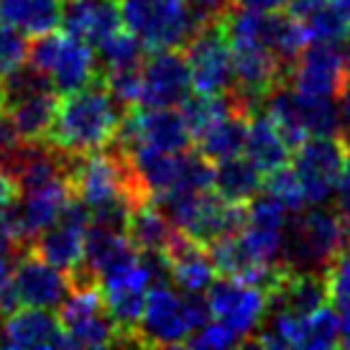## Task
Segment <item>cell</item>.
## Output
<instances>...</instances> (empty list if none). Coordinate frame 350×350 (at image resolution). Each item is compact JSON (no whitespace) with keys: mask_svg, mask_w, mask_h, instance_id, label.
<instances>
[{"mask_svg":"<svg viewBox=\"0 0 350 350\" xmlns=\"http://www.w3.org/2000/svg\"><path fill=\"white\" fill-rule=\"evenodd\" d=\"M123 113L100 77L59 98L46 141L67 156L100 151L113 144Z\"/></svg>","mask_w":350,"mask_h":350,"instance_id":"1","label":"cell"},{"mask_svg":"<svg viewBox=\"0 0 350 350\" xmlns=\"http://www.w3.org/2000/svg\"><path fill=\"white\" fill-rule=\"evenodd\" d=\"M286 223L284 230L282 258L292 269L325 271L332 258L350 243V225L340 210L314 204L310 210L301 207Z\"/></svg>","mask_w":350,"mask_h":350,"instance_id":"2","label":"cell"},{"mask_svg":"<svg viewBox=\"0 0 350 350\" xmlns=\"http://www.w3.org/2000/svg\"><path fill=\"white\" fill-rule=\"evenodd\" d=\"M210 320L207 297L179 294L169 284H154L138 317L136 345H185L192 332Z\"/></svg>","mask_w":350,"mask_h":350,"instance_id":"3","label":"cell"},{"mask_svg":"<svg viewBox=\"0 0 350 350\" xmlns=\"http://www.w3.org/2000/svg\"><path fill=\"white\" fill-rule=\"evenodd\" d=\"M26 62L49 79L57 95H69L103 77L92 44L72 36L67 31L64 33L49 31L33 36V41H29Z\"/></svg>","mask_w":350,"mask_h":350,"instance_id":"4","label":"cell"},{"mask_svg":"<svg viewBox=\"0 0 350 350\" xmlns=\"http://www.w3.org/2000/svg\"><path fill=\"white\" fill-rule=\"evenodd\" d=\"M120 21L146 51L185 49L197 23L185 0H118Z\"/></svg>","mask_w":350,"mask_h":350,"instance_id":"5","label":"cell"},{"mask_svg":"<svg viewBox=\"0 0 350 350\" xmlns=\"http://www.w3.org/2000/svg\"><path fill=\"white\" fill-rule=\"evenodd\" d=\"M64 348H105L118 345L120 335L107 312L100 286H79L57 307Z\"/></svg>","mask_w":350,"mask_h":350,"instance_id":"6","label":"cell"},{"mask_svg":"<svg viewBox=\"0 0 350 350\" xmlns=\"http://www.w3.org/2000/svg\"><path fill=\"white\" fill-rule=\"evenodd\" d=\"M292 172L301 187L304 202L327 204L338 192L342 172L345 138L342 136H312L292 148Z\"/></svg>","mask_w":350,"mask_h":350,"instance_id":"7","label":"cell"},{"mask_svg":"<svg viewBox=\"0 0 350 350\" xmlns=\"http://www.w3.org/2000/svg\"><path fill=\"white\" fill-rule=\"evenodd\" d=\"M207 292H210L207 294L210 320L225 325L243 340V345H248L253 332L258 330V325L269 312V294L261 286L230 276L215 279Z\"/></svg>","mask_w":350,"mask_h":350,"instance_id":"8","label":"cell"},{"mask_svg":"<svg viewBox=\"0 0 350 350\" xmlns=\"http://www.w3.org/2000/svg\"><path fill=\"white\" fill-rule=\"evenodd\" d=\"M185 57L192 75V90L200 95H225L233 88V54L223 23L197 29L187 41Z\"/></svg>","mask_w":350,"mask_h":350,"instance_id":"9","label":"cell"},{"mask_svg":"<svg viewBox=\"0 0 350 350\" xmlns=\"http://www.w3.org/2000/svg\"><path fill=\"white\" fill-rule=\"evenodd\" d=\"M10 289L18 301V307H41V310H57L72 292L69 273L51 266L41 256L23 245L10 269Z\"/></svg>","mask_w":350,"mask_h":350,"instance_id":"10","label":"cell"},{"mask_svg":"<svg viewBox=\"0 0 350 350\" xmlns=\"http://www.w3.org/2000/svg\"><path fill=\"white\" fill-rule=\"evenodd\" d=\"M88 228L90 210L79 202L77 197H72L67 207L62 210V215L31 241L29 248L36 256H41L44 261H49L51 266L69 273L82 261Z\"/></svg>","mask_w":350,"mask_h":350,"instance_id":"11","label":"cell"},{"mask_svg":"<svg viewBox=\"0 0 350 350\" xmlns=\"http://www.w3.org/2000/svg\"><path fill=\"white\" fill-rule=\"evenodd\" d=\"M192 92V75L185 49L151 51L141 62V103L144 107H176Z\"/></svg>","mask_w":350,"mask_h":350,"instance_id":"12","label":"cell"},{"mask_svg":"<svg viewBox=\"0 0 350 350\" xmlns=\"http://www.w3.org/2000/svg\"><path fill=\"white\" fill-rule=\"evenodd\" d=\"M345 77V59L338 44H310L304 46L289 72V85L297 92L314 98H335Z\"/></svg>","mask_w":350,"mask_h":350,"instance_id":"13","label":"cell"},{"mask_svg":"<svg viewBox=\"0 0 350 350\" xmlns=\"http://www.w3.org/2000/svg\"><path fill=\"white\" fill-rule=\"evenodd\" d=\"M164 258L169 266V279L185 294H204L217 279V269L210 251L192 241L182 230H174L164 245Z\"/></svg>","mask_w":350,"mask_h":350,"instance_id":"14","label":"cell"},{"mask_svg":"<svg viewBox=\"0 0 350 350\" xmlns=\"http://www.w3.org/2000/svg\"><path fill=\"white\" fill-rule=\"evenodd\" d=\"M0 348H64V335L51 310L16 307L0 325Z\"/></svg>","mask_w":350,"mask_h":350,"instance_id":"15","label":"cell"},{"mask_svg":"<svg viewBox=\"0 0 350 350\" xmlns=\"http://www.w3.org/2000/svg\"><path fill=\"white\" fill-rule=\"evenodd\" d=\"M59 26H64L67 33L95 46L120 29L123 21L118 0H64Z\"/></svg>","mask_w":350,"mask_h":350,"instance_id":"16","label":"cell"},{"mask_svg":"<svg viewBox=\"0 0 350 350\" xmlns=\"http://www.w3.org/2000/svg\"><path fill=\"white\" fill-rule=\"evenodd\" d=\"M243 156L251 161L263 176L282 169L292 159V148L279 133V128L273 126V120L266 113L256 110L248 118L245 126V141H243Z\"/></svg>","mask_w":350,"mask_h":350,"instance_id":"17","label":"cell"},{"mask_svg":"<svg viewBox=\"0 0 350 350\" xmlns=\"http://www.w3.org/2000/svg\"><path fill=\"white\" fill-rule=\"evenodd\" d=\"M263 179L266 176L243 154L220 159L213 164V189L225 202L248 204L256 195H261Z\"/></svg>","mask_w":350,"mask_h":350,"instance_id":"18","label":"cell"},{"mask_svg":"<svg viewBox=\"0 0 350 350\" xmlns=\"http://www.w3.org/2000/svg\"><path fill=\"white\" fill-rule=\"evenodd\" d=\"M64 0H0V18L23 36L57 31Z\"/></svg>","mask_w":350,"mask_h":350,"instance_id":"19","label":"cell"},{"mask_svg":"<svg viewBox=\"0 0 350 350\" xmlns=\"http://www.w3.org/2000/svg\"><path fill=\"white\" fill-rule=\"evenodd\" d=\"M174 230V225L166 220V215L151 200L133 204L128 213L126 235L138 253H161Z\"/></svg>","mask_w":350,"mask_h":350,"instance_id":"20","label":"cell"},{"mask_svg":"<svg viewBox=\"0 0 350 350\" xmlns=\"http://www.w3.org/2000/svg\"><path fill=\"white\" fill-rule=\"evenodd\" d=\"M248 118L241 110H230L228 116H223L217 123L202 131L197 141V151L207 159V161H220V159H230V156L243 154V141H245V126Z\"/></svg>","mask_w":350,"mask_h":350,"instance_id":"21","label":"cell"},{"mask_svg":"<svg viewBox=\"0 0 350 350\" xmlns=\"http://www.w3.org/2000/svg\"><path fill=\"white\" fill-rule=\"evenodd\" d=\"M338 330H340V317L330 304L320 310L301 314L299 330H297V348H335L338 345Z\"/></svg>","mask_w":350,"mask_h":350,"instance_id":"22","label":"cell"},{"mask_svg":"<svg viewBox=\"0 0 350 350\" xmlns=\"http://www.w3.org/2000/svg\"><path fill=\"white\" fill-rule=\"evenodd\" d=\"M95 57H98L100 69H113V67H133L141 64L146 59V46L138 41V36H133L128 29L113 31L107 39H103L100 44L92 46Z\"/></svg>","mask_w":350,"mask_h":350,"instance_id":"23","label":"cell"},{"mask_svg":"<svg viewBox=\"0 0 350 350\" xmlns=\"http://www.w3.org/2000/svg\"><path fill=\"white\" fill-rule=\"evenodd\" d=\"M103 85L123 110L136 107L141 103V64L103 69Z\"/></svg>","mask_w":350,"mask_h":350,"instance_id":"24","label":"cell"},{"mask_svg":"<svg viewBox=\"0 0 350 350\" xmlns=\"http://www.w3.org/2000/svg\"><path fill=\"white\" fill-rule=\"evenodd\" d=\"M263 187L271 197H276L279 202L289 210V213H299L304 207V195H301V187L297 182V174L292 172V166L284 164L282 169H276L271 174L263 179Z\"/></svg>","mask_w":350,"mask_h":350,"instance_id":"25","label":"cell"},{"mask_svg":"<svg viewBox=\"0 0 350 350\" xmlns=\"http://www.w3.org/2000/svg\"><path fill=\"white\" fill-rule=\"evenodd\" d=\"M325 279H327L330 304L340 310H350V243L325 269Z\"/></svg>","mask_w":350,"mask_h":350,"instance_id":"26","label":"cell"},{"mask_svg":"<svg viewBox=\"0 0 350 350\" xmlns=\"http://www.w3.org/2000/svg\"><path fill=\"white\" fill-rule=\"evenodd\" d=\"M26 51H29V41L23 39V33L0 18V77H5L18 64H23Z\"/></svg>","mask_w":350,"mask_h":350,"instance_id":"27","label":"cell"},{"mask_svg":"<svg viewBox=\"0 0 350 350\" xmlns=\"http://www.w3.org/2000/svg\"><path fill=\"white\" fill-rule=\"evenodd\" d=\"M185 345L189 348H207V350H223V348H235V345H243V340L235 335L233 330H228L220 322H204L200 325L189 338H187Z\"/></svg>","mask_w":350,"mask_h":350,"instance_id":"28","label":"cell"},{"mask_svg":"<svg viewBox=\"0 0 350 350\" xmlns=\"http://www.w3.org/2000/svg\"><path fill=\"white\" fill-rule=\"evenodd\" d=\"M338 210L342 213L345 223L350 225V141H345V154H342V172L338 182Z\"/></svg>","mask_w":350,"mask_h":350,"instance_id":"29","label":"cell"},{"mask_svg":"<svg viewBox=\"0 0 350 350\" xmlns=\"http://www.w3.org/2000/svg\"><path fill=\"white\" fill-rule=\"evenodd\" d=\"M338 98H340V107H338V116H340V136L350 141V72H345L340 88H338Z\"/></svg>","mask_w":350,"mask_h":350,"instance_id":"30","label":"cell"},{"mask_svg":"<svg viewBox=\"0 0 350 350\" xmlns=\"http://www.w3.org/2000/svg\"><path fill=\"white\" fill-rule=\"evenodd\" d=\"M235 5L251 10H261V13H273V10L286 8V0H235Z\"/></svg>","mask_w":350,"mask_h":350,"instance_id":"31","label":"cell"},{"mask_svg":"<svg viewBox=\"0 0 350 350\" xmlns=\"http://www.w3.org/2000/svg\"><path fill=\"white\" fill-rule=\"evenodd\" d=\"M338 345L350 348V310H345V317H340V330H338Z\"/></svg>","mask_w":350,"mask_h":350,"instance_id":"32","label":"cell"},{"mask_svg":"<svg viewBox=\"0 0 350 350\" xmlns=\"http://www.w3.org/2000/svg\"><path fill=\"white\" fill-rule=\"evenodd\" d=\"M335 5H338V8L345 13V18L350 21V0H335Z\"/></svg>","mask_w":350,"mask_h":350,"instance_id":"33","label":"cell"},{"mask_svg":"<svg viewBox=\"0 0 350 350\" xmlns=\"http://www.w3.org/2000/svg\"><path fill=\"white\" fill-rule=\"evenodd\" d=\"M3 110H5V92H3V85H0V116H3Z\"/></svg>","mask_w":350,"mask_h":350,"instance_id":"34","label":"cell"}]
</instances>
